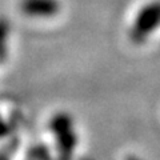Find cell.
<instances>
[{
	"label": "cell",
	"mask_w": 160,
	"mask_h": 160,
	"mask_svg": "<svg viewBox=\"0 0 160 160\" xmlns=\"http://www.w3.org/2000/svg\"><path fill=\"white\" fill-rule=\"evenodd\" d=\"M160 27V2H151L140 8L129 28V39L143 44Z\"/></svg>",
	"instance_id": "obj_1"
},
{
	"label": "cell",
	"mask_w": 160,
	"mask_h": 160,
	"mask_svg": "<svg viewBox=\"0 0 160 160\" xmlns=\"http://www.w3.org/2000/svg\"><path fill=\"white\" fill-rule=\"evenodd\" d=\"M59 9V0H22V11L29 18H52Z\"/></svg>",
	"instance_id": "obj_2"
},
{
	"label": "cell",
	"mask_w": 160,
	"mask_h": 160,
	"mask_svg": "<svg viewBox=\"0 0 160 160\" xmlns=\"http://www.w3.org/2000/svg\"><path fill=\"white\" fill-rule=\"evenodd\" d=\"M8 38L9 26L6 19H0V64L8 56Z\"/></svg>",
	"instance_id": "obj_3"
},
{
	"label": "cell",
	"mask_w": 160,
	"mask_h": 160,
	"mask_svg": "<svg viewBox=\"0 0 160 160\" xmlns=\"http://www.w3.org/2000/svg\"><path fill=\"white\" fill-rule=\"evenodd\" d=\"M7 131H8V127H7V123L3 120V118L0 116V138L2 136H4V135L7 133Z\"/></svg>",
	"instance_id": "obj_4"
}]
</instances>
